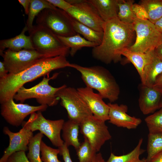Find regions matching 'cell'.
Listing matches in <instances>:
<instances>
[{
    "label": "cell",
    "mask_w": 162,
    "mask_h": 162,
    "mask_svg": "<svg viewBox=\"0 0 162 162\" xmlns=\"http://www.w3.org/2000/svg\"><path fill=\"white\" fill-rule=\"evenodd\" d=\"M162 95V93L153 87L141 84L138 102L140 110L143 114L154 113L160 109Z\"/></svg>",
    "instance_id": "17"
},
{
    "label": "cell",
    "mask_w": 162,
    "mask_h": 162,
    "mask_svg": "<svg viewBox=\"0 0 162 162\" xmlns=\"http://www.w3.org/2000/svg\"><path fill=\"white\" fill-rule=\"evenodd\" d=\"M147 152L148 155L146 159L147 162L157 154L162 152V134H148Z\"/></svg>",
    "instance_id": "29"
},
{
    "label": "cell",
    "mask_w": 162,
    "mask_h": 162,
    "mask_svg": "<svg viewBox=\"0 0 162 162\" xmlns=\"http://www.w3.org/2000/svg\"><path fill=\"white\" fill-rule=\"evenodd\" d=\"M92 162H106L103 159L101 154L99 153L96 154Z\"/></svg>",
    "instance_id": "43"
},
{
    "label": "cell",
    "mask_w": 162,
    "mask_h": 162,
    "mask_svg": "<svg viewBox=\"0 0 162 162\" xmlns=\"http://www.w3.org/2000/svg\"><path fill=\"white\" fill-rule=\"evenodd\" d=\"M154 51L142 53L132 51L128 48H125L121 51L120 55L125 57L134 65L141 78L142 75L144 68L150 61Z\"/></svg>",
    "instance_id": "21"
},
{
    "label": "cell",
    "mask_w": 162,
    "mask_h": 162,
    "mask_svg": "<svg viewBox=\"0 0 162 162\" xmlns=\"http://www.w3.org/2000/svg\"><path fill=\"white\" fill-rule=\"evenodd\" d=\"M80 124L69 119L64 122L62 129V137L64 143L68 147L72 146L77 149L80 143L78 138Z\"/></svg>",
    "instance_id": "22"
},
{
    "label": "cell",
    "mask_w": 162,
    "mask_h": 162,
    "mask_svg": "<svg viewBox=\"0 0 162 162\" xmlns=\"http://www.w3.org/2000/svg\"><path fill=\"white\" fill-rule=\"evenodd\" d=\"M56 96L61 100V105L66 110L69 119L80 124L93 115L77 89L65 85L57 92Z\"/></svg>",
    "instance_id": "7"
},
{
    "label": "cell",
    "mask_w": 162,
    "mask_h": 162,
    "mask_svg": "<svg viewBox=\"0 0 162 162\" xmlns=\"http://www.w3.org/2000/svg\"><path fill=\"white\" fill-rule=\"evenodd\" d=\"M148 162H162V152L155 155Z\"/></svg>",
    "instance_id": "42"
},
{
    "label": "cell",
    "mask_w": 162,
    "mask_h": 162,
    "mask_svg": "<svg viewBox=\"0 0 162 162\" xmlns=\"http://www.w3.org/2000/svg\"><path fill=\"white\" fill-rule=\"evenodd\" d=\"M158 25L161 33L162 34V18L159 20L158 22Z\"/></svg>",
    "instance_id": "44"
},
{
    "label": "cell",
    "mask_w": 162,
    "mask_h": 162,
    "mask_svg": "<svg viewBox=\"0 0 162 162\" xmlns=\"http://www.w3.org/2000/svg\"><path fill=\"white\" fill-rule=\"evenodd\" d=\"M28 31L34 49L46 57H66L69 54L70 48L47 28L37 24Z\"/></svg>",
    "instance_id": "4"
},
{
    "label": "cell",
    "mask_w": 162,
    "mask_h": 162,
    "mask_svg": "<svg viewBox=\"0 0 162 162\" xmlns=\"http://www.w3.org/2000/svg\"><path fill=\"white\" fill-rule=\"evenodd\" d=\"M105 22L118 18L119 0H87Z\"/></svg>",
    "instance_id": "20"
},
{
    "label": "cell",
    "mask_w": 162,
    "mask_h": 162,
    "mask_svg": "<svg viewBox=\"0 0 162 162\" xmlns=\"http://www.w3.org/2000/svg\"><path fill=\"white\" fill-rule=\"evenodd\" d=\"M27 121H24L22 125L32 132L39 130L45 135L56 147L63 146L64 141L61 137L60 133L64 122V119L52 120L46 119L41 112H34L30 115Z\"/></svg>",
    "instance_id": "9"
},
{
    "label": "cell",
    "mask_w": 162,
    "mask_h": 162,
    "mask_svg": "<svg viewBox=\"0 0 162 162\" xmlns=\"http://www.w3.org/2000/svg\"><path fill=\"white\" fill-rule=\"evenodd\" d=\"M8 74L3 62H0V79L6 77Z\"/></svg>",
    "instance_id": "40"
},
{
    "label": "cell",
    "mask_w": 162,
    "mask_h": 162,
    "mask_svg": "<svg viewBox=\"0 0 162 162\" xmlns=\"http://www.w3.org/2000/svg\"><path fill=\"white\" fill-rule=\"evenodd\" d=\"M109 117V122L118 127L126 128L128 129L136 128L142 122L139 118L131 116L127 112L128 107L126 105L110 103Z\"/></svg>",
    "instance_id": "16"
},
{
    "label": "cell",
    "mask_w": 162,
    "mask_h": 162,
    "mask_svg": "<svg viewBox=\"0 0 162 162\" xmlns=\"http://www.w3.org/2000/svg\"><path fill=\"white\" fill-rule=\"evenodd\" d=\"M3 132L8 136L9 143L0 159V162H7L9 157L14 153L21 151L26 152L28 149L29 141L33 136V132L30 130L22 126L19 131L14 133L11 131L7 127H4Z\"/></svg>",
    "instance_id": "14"
},
{
    "label": "cell",
    "mask_w": 162,
    "mask_h": 162,
    "mask_svg": "<svg viewBox=\"0 0 162 162\" xmlns=\"http://www.w3.org/2000/svg\"><path fill=\"white\" fill-rule=\"evenodd\" d=\"M72 7L66 11L72 17L94 30L103 32L105 22L87 0H66Z\"/></svg>",
    "instance_id": "10"
},
{
    "label": "cell",
    "mask_w": 162,
    "mask_h": 162,
    "mask_svg": "<svg viewBox=\"0 0 162 162\" xmlns=\"http://www.w3.org/2000/svg\"><path fill=\"white\" fill-rule=\"evenodd\" d=\"M77 89L94 117L104 122L109 120V106L99 93H95L92 89L86 86Z\"/></svg>",
    "instance_id": "15"
},
{
    "label": "cell",
    "mask_w": 162,
    "mask_h": 162,
    "mask_svg": "<svg viewBox=\"0 0 162 162\" xmlns=\"http://www.w3.org/2000/svg\"><path fill=\"white\" fill-rule=\"evenodd\" d=\"M28 31V28L25 26L19 34L12 38L0 40L1 56L6 48L14 51L34 49L30 37L25 34L26 32Z\"/></svg>",
    "instance_id": "18"
},
{
    "label": "cell",
    "mask_w": 162,
    "mask_h": 162,
    "mask_svg": "<svg viewBox=\"0 0 162 162\" xmlns=\"http://www.w3.org/2000/svg\"><path fill=\"white\" fill-rule=\"evenodd\" d=\"M140 4L146 9L148 20L153 24L162 17V0H141Z\"/></svg>",
    "instance_id": "26"
},
{
    "label": "cell",
    "mask_w": 162,
    "mask_h": 162,
    "mask_svg": "<svg viewBox=\"0 0 162 162\" xmlns=\"http://www.w3.org/2000/svg\"><path fill=\"white\" fill-rule=\"evenodd\" d=\"M162 73V60L155 54L154 51L152 58L145 66L142 77L141 84L152 87L158 76Z\"/></svg>",
    "instance_id": "19"
},
{
    "label": "cell",
    "mask_w": 162,
    "mask_h": 162,
    "mask_svg": "<svg viewBox=\"0 0 162 162\" xmlns=\"http://www.w3.org/2000/svg\"><path fill=\"white\" fill-rule=\"evenodd\" d=\"M70 67L80 72L86 87L97 90L102 98L108 99L110 103L116 101L120 93L119 86L110 72L99 65L84 67L70 63Z\"/></svg>",
    "instance_id": "3"
},
{
    "label": "cell",
    "mask_w": 162,
    "mask_h": 162,
    "mask_svg": "<svg viewBox=\"0 0 162 162\" xmlns=\"http://www.w3.org/2000/svg\"><path fill=\"white\" fill-rule=\"evenodd\" d=\"M68 147L64 143L63 146L58 148L59 154L62 156L64 162H73L70 158Z\"/></svg>",
    "instance_id": "37"
},
{
    "label": "cell",
    "mask_w": 162,
    "mask_h": 162,
    "mask_svg": "<svg viewBox=\"0 0 162 162\" xmlns=\"http://www.w3.org/2000/svg\"><path fill=\"white\" fill-rule=\"evenodd\" d=\"M73 28L76 33L82 35L87 40L99 45L101 43L103 32H99L81 23L71 16Z\"/></svg>",
    "instance_id": "24"
},
{
    "label": "cell",
    "mask_w": 162,
    "mask_h": 162,
    "mask_svg": "<svg viewBox=\"0 0 162 162\" xmlns=\"http://www.w3.org/2000/svg\"><path fill=\"white\" fill-rule=\"evenodd\" d=\"M134 162H147L146 160V158H143L142 159H140Z\"/></svg>",
    "instance_id": "45"
},
{
    "label": "cell",
    "mask_w": 162,
    "mask_h": 162,
    "mask_svg": "<svg viewBox=\"0 0 162 162\" xmlns=\"http://www.w3.org/2000/svg\"><path fill=\"white\" fill-rule=\"evenodd\" d=\"M134 2L133 0H119L117 16L120 21L127 24L133 23L136 18L132 9Z\"/></svg>",
    "instance_id": "27"
},
{
    "label": "cell",
    "mask_w": 162,
    "mask_h": 162,
    "mask_svg": "<svg viewBox=\"0 0 162 162\" xmlns=\"http://www.w3.org/2000/svg\"><path fill=\"white\" fill-rule=\"evenodd\" d=\"M133 24L136 37L135 42L128 49L132 51L142 53L154 50L162 39V34L148 20L136 18Z\"/></svg>",
    "instance_id": "8"
},
{
    "label": "cell",
    "mask_w": 162,
    "mask_h": 162,
    "mask_svg": "<svg viewBox=\"0 0 162 162\" xmlns=\"http://www.w3.org/2000/svg\"><path fill=\"white\" fill-rule=\"evenodd\" d=\"M132 9L137 18L142 20H148V16L147 12L142 5L140 4L134 3Z\"/></svg>",
    "instance_id": "34"
},
{
    "label": "cell",
    "mask_w": 162,
    "mask_h": 162,
    "mask_svg": "<svg viewBox=\"0 0 162 162\" xmlns=\"http://www.w3.org/2000/svg\"><path fill=\"white\" fill-rule=\"evenodd\" d=\"M6 69L10 74H16L27 69L38 59L47 58L35 49L14 51L9 49L1 55Z\"/></svg>",
    "instance_id": "11"
},
{
    "label": "cell",
    "mask_w": 162,
    "mask_h": 162,
    "mask_svg": "<svg viewBox=\"0 0 162 162\" xmlns=\"http://www.w3.org/2000/svg\"><path fill=\"white\" fill-rule=\"evenodd\" d=\"M7 162H30L23 151L16 152L11 155Z\"/></svg>",
    "instance_id": "35"
},
{
    "label": "cell",
    "mask_w": 162,
    "mask_h": 162,
    "mask_svg": "<svg viewBox=\"0 0 162 162\" xmlns=\"http://www.w3.org/2000/svg\"><path fill=\"white\" fill-rule=\"evenodd\" d=\"M103 36L100 44L93 48L92 56L108 64L116 63L122 59L120 52L133 44L135 32L133 24H127L118 18L105 22Z\"/></svg>",
    "instance_id": "1"
},
{
    "label": "cell",
    "mask_w": 162,
    "mask_h": 162,
    "mask_svg": "<svg viewBox=\"0 0 162 162\" xmlns=\"http://www.w3.org/2000/svg\"><path fill=\"white\" fill-rule=\"evenodd\" d=\"M70 64L64 56L44 58L18 73L8 74L5 78L0 79V104L13 98L18 90L26 83L44 76L53 70L70 67Z\"/></svg>",
    "instance_id": "2"
},
{
    "label": "cell",
    "mask_w": 162,
    "mask_h": 162,
    "mask_svg": "<svg viewBox=\"0 0 162 162\" xmlns=\"http://www.w3.org/2000/svg\"><path fill=\"white\" fill-rule=\"evenodd\" d=\"M149 133L162 134V108L145 119Z\"/></svg>",
    "instance_id": "32"
},
{
    "label": "cell",
    "mask_w": 162,
    "mask_h": 162,
    "mask_svg": "<svg viewBox=\"0 0 162 162\" xmlns=\"http://www.w3.org/2000/svg\"><path fill=\"white\" fill-rule=\"evenodd\" d=\"M44 134L40 132L33 136L28 144L27 157L30 162H43L40 157L41 143Z\"/></svg>",
    "instance_id": "28"
},
{
    "label": "cell",
    "mask_w": 162,
    "mask_h": 162,
    "mask_svg": "<svg viewBox=\"0 0 162 162\" xmlns=\"http://www.w3.org/2000/svg\"><path fill=\"white\" fill-rule=\"evenodd\" d=\"M154 52L155 55L162 60V39L154 50Z\"/></svg>",
    "instance_id": "41"
},
{
    "label": "cell",
    "mask_w": 162,
    "mask_h": 162,
    "mask_svg": "<svg viewBox=\"0 0 162 162\" xmlns=\"http://www.w3.org/2000/svg\"><path fill=\"white\" fill-rule=\"evenodd\" d=\"M143 139L141 138L135 148L129 153L121 156H116L111 153L106 162H134L139 159L140 156L145 150L141 148Z\"/></svg>",
    "instance_id": "30"
},
{
    "label": "cell",
    "mask_w": 162,
    "mask_h": 162,
    "mask_svg": "<svg viewBox=\"0 0 162 162\" xmlns=\"http://www.w3.org/2000/svg\"><path fill=\"white\" fill-rule=\"evenodd\" d=\"M18 1L23 7L25 14L28 15L31 0H18Z\"/></svg>",
    "instance_id": "39"
},
{
    "label": "cell",
    "mask_w": 162,
    "mask_h": 162,
    "mask_svg": "<svg viewBox=\"0 0 162 162\" xmlns=\"http://www.w3.org/2000/svg\"><path fill=\"white\" fill-rule=\"evenodd\" d=\"M41 159L43 162H61L58 158L60 150L46 145L42 140L41 143Z\"/></svg>",
    "instance_id": "33"
},
{
    "label": "cell",
    "mask_w": 162,
    "mask_h": 162,
    "mask_svg": "<svg viewBox=\"0 0 162 162\" xmlns=\"http://www.w3.org/2000/svg\"><path fill=\"white\" fill-rule=\"evenodd\" d=\"M57 36L65 46L70 48L69 54L72 57H73L78 50L83 47L93 48L98 46L96 44L87 40L77 33L70 37Z\"/></svg>",
    "instance_id": "23"
},
{
    "label": "cell",
    "mask_w": 162,
    "mask_h": 162,
    "mask_svg": "<svg viewBox=\"0 0 162 162\" xmlns=\"http://www.w3.org/2000/svg\"><path fill=\"white\" fill-rule=\"evenodd\" d=\"M76 150L79 162H92L97 152L86 138Z\"/></svg>",
    "instance_id": "31"
},
{
    "label": "cell",
    "mask_w": 162,
    "mask_h": 162,
    "mask_svg": "<svg viewBox=\"0 0 162 162\" xmlns=\"http://www.w3.org/2000/svg\"><path fill=\"white\" fill-rule=\"evenodd\" d=\"M58 74L56 73L50 77L44 76L41 82L30 88H25L24 86L21 87L14 96V99L22 103L27 99L34 98L40 105L48 106L56 105L60 99L56 97V94L65 85L58 87H54L49 85V82L50 80L56 78Z\"/></svg>",
    "instance_id": "5"
},
{
    "label": "cell",
    "mask_w": 162,
    "mask_h": 162,
    "mask_svg": "<svg viewBox=\"0 0 162 162\" xmlns=\"http://www.w3.org/2000/svg\"><path fill=\"white\" fill-rule=\"evenodd\" d=\"M56 8L66 11L72 7L73 5L69 3L66 0H47Z\"/></svg>",
    "instance_id": "36"
},
{
    "label": "cell",
    "mask_w": 162,
    "mask_h": 162,
    "mask_svg": "<svg viewBox=\"0 0 162 162\" xmlns=\"http://www.w3.org/2000/svg\"><path fill=\"white\" fill-rule=\"evenodd\" d=\"M36 21L37 24L47 28L57 36L68 37L77 34L72 25L71 16L57 8L43 10L36 16Z\"/></svg>",
    "instance_id": "6"
},
{
    "label": "cell",
    "mask_w": 162,
    "mask_h": 162,
    "mask_svg": "<svg viewBox=\"0 0 162 162\" xmlns=\"http://www.w3.org/2000/svg\"><path fill=\"white\" fill-rule=\"evenodd\" d=\"M56 8L47 0H31L26 25L28 31L33 27V24L34 18L42 11L46 8Z\"/></svg>",
    "instance_id": "25"
},
{
    "label": "cell",
    "mask_w": 162,
    "mask_h": 162,
    "mask_svg": "<svg viewBox=\"0 0 162 162\" xmlns=\"http://www.w3.org/2000/svg\"><path fill=\"white\" fill-rule=\"evenodd\" d=\"M80 132L89 141L93 148L97 152L107 141L111 138L105 122L93 115L80 124Z\"/></svg>",
    "instance_id": "13"
},
{
    "label": "cell",
    "mask_w": 162,
    "mask_h": 162,
    "mask_svg": "<svg viewBox=\"0 0 162 162\" xmlns=\"http://www.w3.org/2000/svg\"><path fill=\"white\" fill-rule=\"evenodd\" d=\"M159 107L160 109L162 108V95L160 101Z\"/></svg>",
    "instance_id": "46"
},
{
    "label": "cell",
    "mask_w": 162,
    "mask_h": 162,
    "mask_svg": "<svg viewBox=\"0 0 162 162\" xmlns=\"http://www.w3.org/2000/svg\"><path fill=\"white\" fill-rule=\"evenodd\" d=\"M0 104L2 116L8 123L16 127L22 124L28 116L36 112L44 111L48 107L46 105L33 106L22 103L16 104L13 98Z\"/></svg>",
    "instance_id": "12"
},
{
    "label": "cell",
    "mask_w": 162,
    "mask_h": 162,
    "mask_svg": "<svg viewBox=\"0 0 162 162\" xmlns=\"http://www.w3.org/2000/svg\"><path fill=\"white\" fill-rule=\"evenodd\" d=\"M152 87L162 93V73L157 78Z\"/></svg>",
    "instance_id": "38"
}]
</instances>
